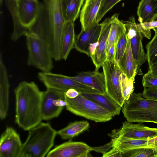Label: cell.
<instances>
[{"label":"cell","instance_id":"44dd1931","mask_svg":"<svg viewBox=\"0 0 157 157\" xmlns=\"http://www.w3.org/2000/svg\"><path fill=\"white\" fill-rule=\"evenodd\" d=\"M81 94L108 111L113 117L120 114L122 107L107 94L81 92Z\"/></svg>","mask_w":157,"mask_h":157},{"label":"cell","instance_id":"e0dca14e","mask_svg":"<svg viewBox=\"0 0 157 157\" xmlns=\"http://www.w3.org/2000/svg\"><path fill=\"white\" fill-rule=\"evenodd\" d=\"M71 79L90 86L101 94L106 92L105 77L104 72L95 70L93 71L82 72L75 76H69Z\"/></svg>","mask_w":157,"mask_h":157},{"label":"cell","instance_id":"1f68e13d","mask_svg":"<svg viewBox=\"0 0 157 157\" xmlns=\"http://www.w3.org/2000/svg\"><path fill=\"white\" fill-rule=\"evenodd\" d=\"M128 41L125 31L120 37L116 48L115 60L118 65L120 63L125 53Z\"/></svg>","mask_w":157,"mask_h":157},{"label":"cell","instance_id":"ba28073f","mask_svg":"<svg viewBox=\"0 0 157 157\" xmlns=\"http://www.w3.org/2000/svg\"><path fill=\"white\" fill-rule=\"evenodd\" d=\"M102 67L106 93L122 107L125 100L121 88L120 77L123 72L115 60L105 61Z\"/></svg>","mask_w":157,"mask_h":157},{"label":"cell","instance_id":"b9f144b4","mask_svg":"<svg viewBox=\"0 0 157 157\" xmlns=\"http://www.w3.org/2000/svg\"><path fill=\"white\" fill-rule=\"evenodd\" d=\"M147 72L152 76L157 78V63L149 68Z\"/></svg>","mask_w":157,"mask_h":157},{"label":"cell","instance_id":"ee69618b","mask_svg":"<svg viewBox=\"0 0 157 157\" xmlns=\"http://www.w3.org/2000/svg\"></svg>","mask_w":157,"mask_h":157},{"label":"cell","instance_id":"7bdbcfd3","mask_svg":"<svg viewBox=\"0 0 157 157\" xmlns=\"http://www.w3.org/2000/svg\"><path fill=\"white\" fill-rule=\"evenodd\" d=\"M147 144L149 146L157 147V136L149 139L148 141Z\"/></svg>","mask_w":157,"mask_h":157},{"label":"cell","instance_id":"3957f363","mask_svg":"<svg viewBox=\"0 0 157 157\" xmlns=\"http://www.w3.org/2000/svg\"><path fill=\"white\" fill-rule=\"evenodd\" d=\"M18 157H44L53 146L57 132L48 123L41 122L29 131Z\"/></svg>","mask_w":157,"mask_h":157},{"label":"cell","instance_id":"277c9868","mask_svg":"<svg viewBox=\"0 0 157 157\" xmlns=\"http://www.w3.org/2000/svg\"><path fill=\"white\" fill-rule=\"evenodd\" d=\"M122 107L124 116L128 122L157 124V101L143 98L141 93L133 92Z\"/></svg>","mask_w":157,"mask_h":157},{"label":"cell","instance_id":"8fae6325","mask_svg":"<svg viewBox=\"0 0 157 157\" xmlns=\"http://www.w3.org/2000/svg\"><path fill=\"white\" fill-rule=\"evenodd\" d=\"M109 135L112 138L123 136L136 139L149 140L157 136V128L125 121L123 122L120 128L113 130Z\"/></svg>","mask_w":157,"mask_h":157},{"label":"cell","instance_id":"484cf974","mask_svg":"<svg viewBox=\"0 0 157 157\" xmlns=\"http://www.w3.org/2000/svg\"><path fill=\"white\" fill-rule=\"evenodd\" d=\"M89 128L90 124L87 121H76L70 123L65 127L57 131V135L62 139L67 140L88 130Z\"/></svg>","mask_w":157,"mask_h":157},{"label":"cell","instance_id":"4fadbf2b","mask_svg":"<svg viewBox=\"0 0 157 157\" xmlns=\"http://www.w3.org/2000/svg\"><path fill=\"white\" fill-rule=\"evenodd\" d=\"M23 144L13 128L7 126L0 139V157H18Z\"/></svg>","mask_w":157,"mask_h":157},{"label":"cell","instance_id":"f35d334b","mask_svg":"<svg viewBox=\"0 0 157 157\" xmlns=\"http://www.w3.org/2000/svg\"><path fill=\"white\" fill-rule=\"evenodd\" d=\"M80 93V92L75 89L70 88L64 92V94L68 98H74L78 96Z\"/></svg>","mask_w":157,"mask_h":157},{"label":"cell","instance_id":"30bf717a","mask_svg":"<svg viewBox=\"0 0 157 157\" xmlns=\"http://www.w3.org/2000/svg\"><path fill=\"white\" fill-rule=\"evenodd\" d=\"M122 21L127 38L130 40L133 56L140 67L147 60L142 44V39L144 35L136 23L134 16L130 17L127 21Z\"/></svg>","mask_w":157,"mask_h":157},{"label":"cell","instance_id":"9c48e42d","mask_svg":"<svg viewBox=\"0 0 157 157\" xmlns=\"http://www.w3.org/2000/svg\"><path fill=\"white\" fill-rule=\"evenodd\" d=\"M67 105L64 92L52 88H47L43 92L41 103L42 120L57 117Z\"/></svg>","mask_w":157,"mask_h":157},{"label":"cell","instance_id":"83f0119b","mask_svg":"<svg viewBox=\"0 0 157 157\" xmlns=\"http://www.w3.org/2000/svg\"><path fill=\"white\" fill-rule=\"evenodd\" d=\"M6 4L12 16L14 23V30L11 39L15 41L21 36H25L28 30L22 25L19 20L16 11L15 0H6Z\"/></svg>","mask_w":157,"mask_h":157},{"label":"cell","instance_id":"7402d4cb","mask_svg":"<svg viewBox=\"0 0 157 157\" xmlns=\"http://www.w3.org/2000/svg\"><path fill=\"white\" fill-rule=\"evenodd\" d=\"M75 22H66L63 35L61 47V59L66 60L71 50L74 48L75 37Z\"/></svg>","mask_w":157,"mask_h":157},{"label":"cell","instance_id":"5bb4252c","mask_svg":"<svg viewBox=\"0 0 157 157\" xmlns=\"http://www.w3.org/2000/svg\"><path fill=\"white\" fill-rule=\"evenodd\" d=\"M16 11L22 26L28 28L34 22L39 13L41 2L38 0H15Z\"/></svg>","mask_w":157,"mask_h":157},{"label":"cell","instance_id":"f546056e","mask_svg":"<svg viewBox=\"0 0 157 157\" xmlns=\"http://www.w3.org/2000/svg\"><path fill=\"white\" fill-rule=\"evenodd\" d=\"M146 46V54L149 68L157 63V32Z\"/></svg>","mask_w":157,"mask_h":157},{"label":"cell","instance_id":"603a6c76","mask_svg":"<svg viewBox=\"0 0 157 157\" xmlns=\"http://www.w3.org/2000/svg\"><path fill=\"white\" fill-rule=\"evenodd\" d=\"M112 147L118 150L122 154L132 149L141 147L148 146V139H136L119 136L112 138Z\"/></svg>","mask_w":157,"mask_h":157},{"label":"cell","instance_id":"d4e9b609","mask_svg":"<svg viewBox=\"0 0 157 157\" xmlns=\"http://www.w3.org/2000/svg\"><path fill=\"white\" fill-rule=\"evenodd\" d=\"M119 14L115 13L111 17V26L107 41L105 52L107 56L110 47L113 45L117 47L120 37L125 31L122 21L119 19Z\"/></svg>","mask_w":157,"mask_h":157},{"label":"cell","instance_id":"7a4b0ae2","mask_svg":"<svg viewBox=\"0 0 157 157\" xmlns=\"http://www.w3.org/2000/svg\"><path fill=\"white\" fill-rule=\"evenodd\" d=\"M43 92L33 81H22L14 89L15 122L25 131H29L42 120L41 103Z\"/></svg>","mask_w":157,"mask_h":157},{"label":"cell","instance_id":"74e56055","mask_svg":"<svg viewBox=\"0 0 157 157\" xmlns=\"http://www.w3.org/2000/svg\"><path fill=\"white\" fill-rule=\"evenodd\" d=\"M103 157H122V153L115 148L112 149L103 154Z\"/></svg>","mask_w":157,"mask_h":157},{"label":"cell","instance_id":"cb8c5ba5","mask_svg":"<svg viewBox=\"0 0 157 157\" xmlns=\"http://www.w3.org/2000/svg\"><path fill=\"white\" fill-rule=\"evenodd\" d=\"M137 10L140 23L150 22L157 15V0H141Z\"/></svg>","mask_w":157,"mask_h":157},{"label":"cell","instance_id":"52a82bcc","mask_svg":"<svg viewBox=\"0 0 157 157\" xmlns=\"http://www.w3.org/2000/svg\"><path fill=\"white\" fill-rule=\"evenodd\" d=\"M39 80L47 88H52L65 92L74 88L81 93H100L96 90L74 80L69 76L50 72H41L38 73Z\"/></svg>","mask_w":157,"mask_h":157},{"label":"cell","instance_id":"6da1fadb","mask_svg":"<svg viewBox=\"0 0 157 157\" xmlns=\"http://www.w3.org/2000/svg\"><path fill=\"white\" fill-rule=\"evenodd\" d=\"M38 15L28 33L43 40L53 59H61V47L66 21L61 0H42Z\"/></svg>","mask_w":157,"mask_h":157},{"label":"cell","instance_id":"8992f818","mask_svg":"<svg viewBox=\"0 0 157 157\" xmlns=\"http://www.w3.org/2000/svg\"><path fill=\"white\" fill-rule=\"evenodd\" d=\"M25 36L29 52L27 65L34 66L42 72H50L53 67V59L45 43L29 33Z\"/></svg>","mask_w":157,"mask_h":157},{"label":"cell","instance_id":"9a60e30c","mask_svg":"<svg viewBox=\"0 0 157 157\" xmlns=\"http://www.w3.org/2000/svg\"><path fill=\"white\" fill-rule=\"evenodd\" d=\"M101 28V23H98L85 30H81L75 36L74 48L79 52L90 56L89 46L90 44L98 41Z\"/></svg>","mask_w":157,"mask_h":157},{"label":"cell","instance_id":"7c38bea8","mask_svg":"<svg viewBox=\"0 0 157 157\" xmlns=\"http://www.w3.org/2000/svg\"><path fill=\"white\" fill-rule=\"evenodd\" d=\"M91 147L82 142L69 140L56 146L46 155L47 157H92Z\"/></svg>","mask_w":157,"mask_h":157},{"label":"cell","instance_id":"d590c367","mask_svg":"<svg viewBox=\"0 0 157 157\" xmlns=\"http://www.w3.org/2000/svg\"><path fill=\"white\" fill-rule=\"evenodd\" d=\"M142 94L144 98L157 101V87H144Z\"/></svg>","mask_w":157,"mask_h":157},{"label":"cell","instance_id":"ffe728a7","mask_svg":"<svg viewBox=\"0 0 157 157\" xmlns=\"http://www.w3.org/2000/svg\"><path fill=\"white\" fill-rule=\"evenodd\" d=\"M128 39L125 53L118 65L128 79L135 80L137 74L142 75L143 73L133 56L130 40L128 38Z\"/></svg>","mask_w":157,"mask_h":157},{"label":"cell","instance_id":"2e32d148","mask_svg":"<svg viewBox=\"0 0 157 157\" xmlns=\"http://www.w3.org/2000/svg\"><path fill=\"white\" fill-rule=\"evenodd\" d=\"M101 24V28L98 40V44L94 55L91 57L95 66V70L96 71H98L106 61L105 49L111 26V17L106 18Z\"/></svg>","mask_w":157,"mask_h":157},{"label":"cell","instance_id":"d6986e66","mask_svg":"<svg viewBox=\"0 0 157 157\" xmlns=\"http://www.w3.org/2000/svg\"><path fill=\"white\" fill-rule=\"evenodd\" d=\"M10 84L7 71L3 63L2 56H0V118L4 119L6 117L9 106Z\"/></svg>","mask_w":157,"mask_h":157},{"label":"cell","instance_id":"ac0fdd59","mask_svg":"<svg viewBox=\"0 0 157 157\" xmlns=\"http://www.w3.org/2000/svg\"><path fill=\"white\" fill-rule=\"evenodd\" d=\"M102 0H85L80 14L81 30L98 23L97 17Z\"/></svg>","mask_w":157,"mask_h":157},{"label":"cell","instance_id":"f1b7e54d","mask_svg":"<svg viewBox=\"0 0 157 157\" xmlns=\"http://www.w3.org/2000/svg\"><path fill=\"white\" fill-rule=\"evenodd\" d=\"M124 157H157V147L150 146L140 147L122 154Z\"/></svg>","mask_w":157,"mask_h":157},{"label":"cell","instance_id":"d6a6232c","mask_svg":"<svg viewBox=\"0 0 157 157\" xmlns=\"http://www.w3.org/2000/svg\"><path fill=\"white\" fill-rule=\"evenodd\" d=\"M121 0H102L97 17V22L101 20L105 14Z\"/></svg>","mask_w":157,"mask_h":157},{"label":"cell","instance_id":"4dcf8cb0","mask_svg":"<svg viewBox=\"0 0 157 157\" xmlns=\"http://www.w3.org/2000/svg\"><path fill=\"white\" fill-rule=\"evenodd\" d=\"M120 80L122 93L125 101L133 92L135 80L128 79L123 72L121 75Z\"/></svg>","mask_w":157,"mask_h":157},{"label":"cell","instance_id":"60d3db41","mask_svg":"<svg viewBox=\"0 0 157 157\" xmlns=\"http://www.w3.org/2000/svg\"><path fill=\"white\" fill-rule=\"evenodd\" d=\"M98 44V41L90 44L88 48V51L90 54V58L94 55Z\"/></svg>","mask_w":157,"mask_h":157},{"label":"cell","instance_id":"4316f807","mask_svg":"<svg viewBox=\"0 0 157 157\" xmlns=\"http://www.w3.org/2000/svg\"><path fill=\"white\" fill-rule=\"evenodd\" d=\"M66 22H75L78 17L85 0H61Z\"/></svg>","mask_w":157,"mask_h":157},{"label":"cell","instance_id":"5b68a950","mask_svg":"<svg viewBox=\"0 0 157 157\" xmlns=\"http://www.w3.org/2000/svg\"><path fill=\"white\" fill-rule=\"evenodd\" d=\"M65 100L67 103L66 107L67 110L95 122H105L113 117L96 103L82 95L81 92L74 98H68L65 95Z\"/></svg>","mask_w":157,"mask_h":157},{"label":"cell","instance_id":"836d02e7","mask_svg":"<svg viewBox=\"0 0 157 157\" xmlns=\"http://www.w3.org/2000/svg\"><path fill=\"white\" fill-rule=\"evenodd\" d=\"M142 83L144 87L157 88V78L147 72L143 77Z\"/></svg>","mask_w":157,"mask_h":157},{"label":"cell","instance_id":"8d00e7d4","mask_svg":"<svg viewBox=\"0 0 157 157\" xmlns=\"http://www.w3.org/2000/svg\"><path fill=\"white\" fill-rule=\"evenodd\" d=\"M112 140L103 145L99 147H92V151H94L97 152L102 153V155L108 151L112 148Z\"/></svg>","mask_w":157,"mask_h":157},{"label":"cell","instance_id":"e575fe53","mask_svg":"<svg viewBox=\"0 0 157 157\" xmlns=\"http://www.w3.org/2000/svg\"><path fill=\"white\" fill-rule=\"evenodd\" d=\"M139 25L144 31L150 33L151 30L153 29L155 32H157V15L151 21L146 23H140Z\"/></svg>","mask_w":157,"mask_h":157},{"label":"cell","instance_id":"ab89813d","mask_svg":"<svg viewBox=\"0 0 157 157\" xmlns=\"http://www.w3.org/2000/svg\"><path fill=\"white\" fill-rule=\"evenodd\" d=\"M116 47L114 45L112 46L106 56V61H112L115 60Z\"/></svg>","mask_w":157,"mask_h":157}]
</instances>
